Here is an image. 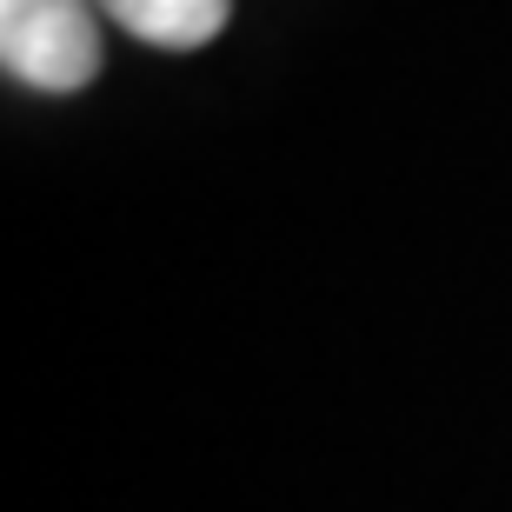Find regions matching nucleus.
Here are the masks:
<instances>
[{
	"label": "nucleus",
	"instance_id": "f257e3e1",
	"mask_svg": "<svg viewBox=\"0 0 512 512\" xmlns=\"http://www.w3.org/2000/svg\"><path fill=\"white\" fill-rule=\"evenodd\" d=\"M0 67L40 94H80L100 74L94 0H0Z\"/></svg>",
	"mask_w": 512,
	"mask_h": 512
},
{
	"label": "nucleus",
	"instance_id": "f03ea898",
	"mask_svg": "<svg viewBox=\"0 0 512 512\" xmlns=\"http://www.w3.org/2000/svg\"><path fill=\"white\" fill-rule=\"evenodd\" d=\"M107 20H120L133 40L147 47H167V54H187V47H207L220 27H227L233 0H94Z\"/></svg>",
	"mask_w": 512,
	"mask_h": 512
}]
</instances>
